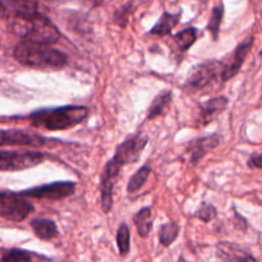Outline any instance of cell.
Returning <instances> with one entry per match:
<instances>
[{
	"label": "cell",
	"instance_id": "6da1fadb",
	"mask_svg": "<svg viewBox=\"0 0 262 262\" xmlns=\"http://www.w3.org/2000/svg\"><path fill=\"white\" fill-rule=\"evenodd\" d=\"M147 142L148 138L141 133L129 136L118 146L112 160L107 161L105 165L104 171L101 174V182H100L101 209L105 214H109L113 209V204H114L113 193H114L115 181H117V177L119 176L120 170L124 165L136 163L140 159Z\"/></svg>",
	"mask_w": 262,
	"mask_h": 262
},
{
	"label": "cell",
	"instance_id": "7a4b0ae2",
	"mask_svg": "<svg viewBox=\"0 0 262 262\" xmlns=\"http://www.w3.org/2000/svg\"><path fill=\"white\" fill-rule=\"evenodd\" d=\"M13 55L19 64L35 69H61L68 61V56L66 54L50 48V45H42V43H35L25 40L15 46Z\"/></svg>",
	"mask_w": 262,
	"mask_h": 262
},
{
	"label": "cell",
	"instance_id": "3957f363",
	"mask_svg": "<svg viewBox=\"0 0 262 262\" xmlns=\"http://www.w3.org/2000/svg\"><path fill=\"white\" fill-rule=\"evenodd\" d=\"M89 115L86 106L67 105V106L42 109L32 113L30 119L35 127L45 128L48 130H64L76 127L83 122Z\"/></svg>",
	"mask_w": 262,
	"mask_h": 262
},
{
	"label": "cell",
	"instance_id": "277c9868",
	"mask_svg": "<svg viewBox=\"0 0 262 262\" xmlns=\"http://www.w3.org/2000/svg\"><path fill=\"white\" fill-rule=\"evenodd\" d=\"M17 17L20 22L18 23V33L25 41L42 45H53L61 37V33L48 17L33 12H18Z\"/></svg>",
	"mask_w": 262,
	"mask_h": 262
},
{
	"label": "cell",
	"instance_id": "5b68a950",
	"mask_svg": "<svg viewBox=\"0 0 262 262\" xmlns=\"http://www.w3.org/2000/svg\"><path fill=\"white\" fill-rule=\"evenodd\" d=\"M35 210L33 205L20 193L0 192V216L10 222H22Z\"/></svg>",
	"mask_w": 262,
	"mask_h": 262
},
{
	"label": "cell",
	"instance_id": "8992f818",
	"mask_svg": "<svg viewBox=\"0 0 262 262\" xmlns=\"http://www.w3.org/2000/svg\"><path fill=\"white\" fill-rule=\"evenodd\" d=\"M45 160L38 151H0V171H22L35 168Z\"/></svg>",
	"mask_w": 262,
	"mask_h": 262
},
{
	"label": "cell",
	"instance_id": "52a82bcc",
	"mask_svg": "<svg viewBox=\"0 0 262 262\" xmlns=\"http://www.w3.org/2000/svg\"><path fill=\"white\" fill-rule=\"evenodd\" d=\"M224 64L220 60H206L201 64H197L189 72L184 87L188 90H202L209 86L217 76L222 74Z\"/></svg>",
	"mask_w": 262,
	"mask_h": 262
},
{
	"label": "cell",
	"instance_id": "ba28073f",
	"mask_svg": "<svg viewBox=\"0 0 262 262\" xmlns=\"http://www.w3.org/2000/svg\"><path fill=\"white\" fill-rule=\"evenodd\" d=\"M74 191H76V183L73 182H54V183L25 189V191H20L19 193L25 197H30V199L60 201V200L72 196Z\"/></svg>",
	"mask_w": 262,
	"mask_h": 262
},
{
	"label": "cell",
	"instance_id": "9c48e42d",
	"mask_svg": "<svg viewBox=\"0 0 262 262\" xmlns=\"http://www.w3.org/2000/svg\"><path fill=\"white\" fill-rule=\"evenodd\" d=\"M253 42H255V36H247L243 41H241L234 49L232 54V59L228 64L223 66V71L220 77H222L223 82H227L232 79L233 77L237 76L239 73L241 68H242L243 63H245L246 58H247L248 53L252 49Z\"/></svg>",
	"mask_w": 262,
	"mask_h": 262
},
{
	"label": "cell",
	"instance_id": "30bf717a",
	"mask_svg": "<svg viewBox=\"0 0 262 262\" xmlns=\"http://www.w3.org/2000/svg\"><path fill=\"white\" fill-rule=\"evenodd\" d=\"M45 145V138L19 129L0 130V146H30L40 147Z\"/></svg>",
	"mask_w": 262,
	"mask_h": 262
},
{
	"label": "cell",
	"instance_id": "8fae6325",
	"mask_svg": "<svg viewBox=\"0 0 262 262\" xmlns=\"http://www.w3.org/2000/svg\"><path fill=\"white\" fill-rule=\"evenodd\" d=\"M220 143V137L214 133V135H209L206 137L197 138V140L191 141L187 146L186 152L188 154L189 161L192 164H197L207 152L214 150L217 147Z\"/></svg>",
	"mask_w": 262,
	"mask_h": 262
},
{
	"label": "cell",
	"instance_id": "7c38bea8",
	"mask_svg": "<svg viewBox=\"0 0 262 262\" xmlns=\"http://www.w3.org/2000/svg\"><path fill=\"white\" fill-rule=\"evenodd\" d=\"M216 257L223 261H239V262H256V258L243 251L239 246L229 242H220L216 246Z\"/></svg>",
	"mask_w": 262,
	"mask_h": 262
},
{
	"label": "cell",
	"instance_id": "4fadbf2b",
	"mask_svg": "<svg viewBox=\"0 0 262 262\" xmlns=\"http://www.w3.org/2000/svg\"><path fill=\"white\" fill-rule=\"evenodd\" d=\"M228 106V99L225 96L214 97L209 101L200 105V118L202 125H207L211 123L220 113L224 112Z\"/></svg>",
	"mask_w": 262,
	"mask_h": 262
},
{
	"label": "cell",
	"instance_id": "5bb4252c",
	"mask_svg": "<svg viewBox=\"0 0 262 262\" xmlns=\"http://www.w3.org/2000/svg\"><path fill=\"white\" fill-rule=\"evenodd\" d=\"M182 12L176 13H169L164 12L163 15L160 17V19L155 23L152 28L150 30V35H156V36H168L170 35V32L173 31V28L181 22Z\"/></svg>",
	"mask_w": 262,
	"mask_h": 262
},
{
	"label": "cell",
	"instance_id": "9a60e30c",
	"mask_svg": "<svg viewBox=\"0 0 262 262\" xmlns=\"http://www.w3.org/2000/svg\"><path fill=\"white\" fill-rule=\"evenodd\" d=\"M31 228L36 237L41 241H51L58 237V227L50 219L31 220Z\"/></svg>",
	"mask_w": 262,
	"mask_h": 262
},
{
	"label": "cell",
	"instance_id": "2e32d148",
	"mask_svg": "<svg viewBox=\"0 0 262 262\" xmlns=\"http://www.w3.org/2000/svg\"><path fill=\"white\" fill-rule=\"evenodd\" d=\"M171 96H173V92L171 91H164L161 94H159L155 99L152 100L151 105L148 106L147 115H146V119L152 120L155 119L159 115H163L166 112L168 106L171 102Z\"/></svg>",
	"mask_w": 262,
	"mask_h": 262
},
{
	"label": "cell",
	"instance_id": "e0dca14e",
	"mask_svg": "<svg viewBox=\"0 0 262 262\" xmlns=\"http://www.w3.org/2000/svg\"><path fill=\"white\" fill-rule=\"evenodd\" d=\"M133 223H135L136 228H137L138 234L142 238H146L150 232L152 230V210L151 207H143L141 209L137 214L133 216Z\"/></svg>",
	"mask_w": 262,
	"mask_h": 262
},
{
	"label": "cell",
	"instance_id": "ac0fdd59",
	"mask_svg": "<svg viewBox=\"0 0 262 262\" xmlns=\"http://www.w3.org/2000/svg\"><path fill=\"white\" fill-rule=\"evenodd\" d=\"M197 40V28L194 27H187L182 30L181 32L177 33L174 36V41L177 43V48L184 53V51L189 50L191 46L196 42Z\"/></svg>",
	"mask_w": 262,
	"mask_h": 262
},
{
	"label": "cell",
	"instance_id": "d6986e66",
	"mask_svg": "<svg viewBox=\"0 0 262 262\" xmlns=\"http://www.w3.org/2000/svg\"><path fill=\"white\" fill-rule=\"evenodd\" d=\"M223 17H224V5H223V3H219V4L215 5L214 9H212L209 23H207V27H206L207 31L211 33L212 38H214L215 41H217V38H219V32H220V27H222Z\"/></svg>",
	"mask_w": 262,
	"mask_h": 262
},
{
	"label": "cell",
	"instance_id": "ffe728a7",
	"mask_svg": "<svg viewBox=\"0 0 262 262\" xmlns=\"http://www.w3.org/2000/svg\"><path fill=\"white\" fill-rule=\"evenodd\" d=\"M179 235V225L174 222L165 223L160 227V232H159V241L160 245L164 247H169L173 245L174 241L178 238Z\"/></svg>",
	"mask_w": 262,
	"mask_h": 262
},
{
	"label": "cell",
	"instance_id": "44dd1931",
	"mask_svg": "<svg viewBox=\"0 0 262 262\" xmlns=\"http://www.w3.org/2000/svg\"><path fill=\"white\" fill-rule=\"evenodd\" d=\"M151 174V168L148 165H143L142 168L138 169L135 174L132 176V178L129 179L127 184V191L129 193H135V192L140 191L145 183L147 182L148 177Z\"/></svg>",
	"mask_w": 262,
	"mask_h": 262
},
{
	"label": "cell",
	"instance_id": "7402d4cb",
	"mask_svg": "<svg viewBox=\"0 0 262 262\" xmlns=\"http://www.w3.org/2000/svg\"><path fill=\"white\" fill-rule=\"evenodd\" d=\"M117 245L120 256L125 257L130 251V232L129 228H128V225L125 223H122L119 225V228H118Z\"/></svg>",
	"mask_w": 262,
	"mask_h": 262
},
{
	"label": "cell",
	"instance_id": "603a6c76",
	"mask_svg": "<svg viewBox=\"0 0 262 262\" xmlns=\"http://www.w3.org/2000/svg\"><path fill=\"white\" fill-rule=\"evenodd\" d=\"M216 215H217L216 207L207 204V202H202V205L197 209V211L194 212L193 216L197 217V219L202 220L204 223H210L216 217Z\"/></svg>",
	"mask_w": 262,
	"mask_h": 262
},
{
	"label": "cell",
	"instance_id": "cb8c5ba5",
	"mask_svg": "<svg viewBox=\"0 0 262 262\" xmlns=\"http://www.w3.org/2000/svg\"><path fill=\"white\" fill-rule=\"evenodd\" d=\"M133 10V0H130L129 3H127L125 5L120 7L119 9L115 10L114 13V23L119 27L124 28L125 26L128 25V18H129V14Z\"/></svg>",
	"mask_w": 262,
	"mask_h": 262
},
{
	"label": "cell",
	"instance_id": "d4e9b609",
	"mask_svg": "<svg viewBox=\"0 0 262 262\" xmlns=\"http://www.w3.org/2000/svg\"><path fill=\"white\" fill-rule=\"evenodd\" d=\"M31 260H32L31 253L23 250H10L3 256V261L5 262H30Z\"/></svg>",
	"mask_w": 262,
	"mask_h": 262
},
{
	"label": "cell",
	"instance_id": "484cf974",
	"mask_svg": "<svg viewBox=\"0 0 262 262\" xmlns=\"http://www.w3.org/2000/svg\"><path fill=\"white\" fill-rule=\"evenodd\" d=\"M233 222H234V227L237 228L238 230H241V232H246V230H247L248 228L247 220H246L239 212L235 211V210H234V219H233Z\"/></svg>",
	"mask_w": 262,
	"mask_h": 262
},
{
	"label": "cell",
	"instance_id": "4316f807",
	"mask_svg": "<svg viewBox=\"0 0 262 262\" xmlns=\"http://www.w3.org/2000/svg\"><path fill=\"white\" fill-rule=\"evenodd\" d=\"M247 165L252 169H262V156L261 154H256V155H252L248 160Z\"/></svg>",
	"mask_w": 262,
	"mask_h": 262
},
{
	"label": "cell",
	"instance_id": "83f0119b",
	"mask_svg": "<svg viewBox=\"0 0 262 262\" xmlns=\"http://www.w3.org/2000/svg\"><path fill=\"white\" fill-rule=\"evenodd\" d=\"M14 2L22 5V10H19V12H33V10H36L35 4L31 0H14Z\"/></svg>",
	"mask_w": 262,
	"mask_h": 262
},
{
	"label": "cell",
	"instance_id": "f1b7e54d",
	"mask_svg": "<svg viewBox=\"0 0 262 262\" xmlns=\"http://www.w3.org/2000/svg\"><path fill=\"white\" fill-rule=\"evenodd\" d=\"M7 15V9H5L4 5L0 3V17H5Z\"/></svg>",
	"mask_w": 262,
	"mask_h": 262
}]
</instances>
